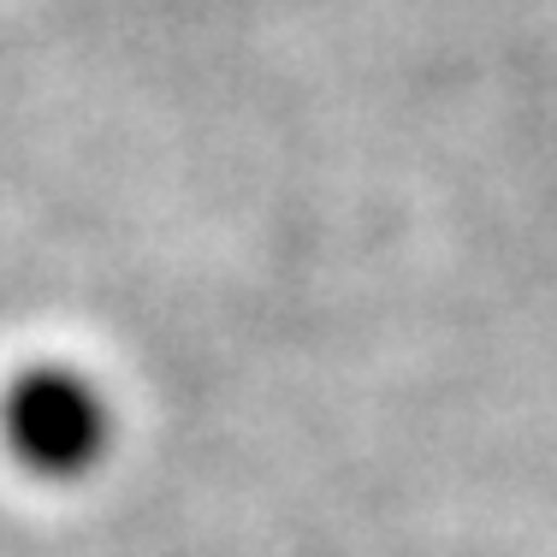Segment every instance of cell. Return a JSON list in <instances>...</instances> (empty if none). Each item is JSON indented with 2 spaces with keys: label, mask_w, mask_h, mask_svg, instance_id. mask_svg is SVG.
Wrapping results in <instances>:
<instances>
[{
  "label": "cell",
  "mask_w": 557,
  "mask_h": 557,
  "mask_svg": "<svg viewBox=\"0 0 557 557\" xmlns=\"http://www.w3.org/2000/svg\"><path fill=\"white\" fill-rule=\"evenodd\" d=\"M0 433L12 457L42 481H84L108 462L113 404L84 368L42 362L24 368L0 397Z\"/></svg>",
  "instance_id": "obj_1"
}]
</instances>
